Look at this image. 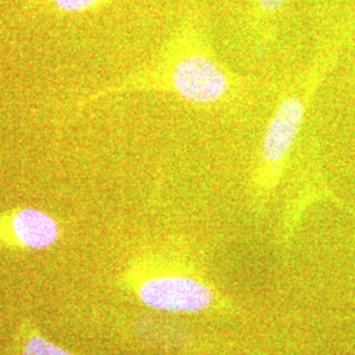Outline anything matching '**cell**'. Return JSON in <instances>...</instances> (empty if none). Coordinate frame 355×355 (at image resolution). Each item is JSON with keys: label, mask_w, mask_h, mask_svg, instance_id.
<instances>
[{"label": "cell", "mask_w": 355, "mask_h": 355, "mask_svg": "<svg viewBox=\"0 0 355 355\" xmlns=\"http://www.w3.org/2000/svg\"><path fill=\"white\" fill-rule=\"evenodd\" d=\"M139 297L146 306L170 313L200 312L212 302L207 286L186 277L148 280L141 286Z\"/></svg>", "instance_id": "1"}, {"label": "cell", "mask_w": 355, "mask_h": 355, "mask_svg": "<svg viewBox=\"0 0 355 355\" xmlns=\"http://www.w3.org/2000/svg\"><path fill=\"white\" fill-rule=\"evenodd\" d=\"M173 89L196 104L218 102L228 91V79L217 64L203 55H191L174 67Z\"/></svg>", "instance_id": "2"}, {"label": "cell", "mask_w": 355, "mask_h": 355, "mask_svg": "<svg viewBox=\"0 0 355 355\" xmlns=\"http://www.w3.org/2000/svg\"><path fill=\"white\" fill-rule=\"evenodd\" d=\"M304 116V107L297 98L283 101L272 116L266 129L262 157L268 164H278L287 153L297 136Z\"/></svg>", "instance_id": "3"}, {"label": "cell", "mask_w": 355, "mask_h": 355, "mask_svg": "<svg viewBox=\"0 0 355 355\" xmlns=\"http://www.w3.org/2000/svg\"><path fill=\"white\" fill-rule=\"evenodd\" d=\"M11 232L19 245L32 250L51 246L58 239V224L36 208H23L11 218Z\"/></svg>", "instance_id": "4"}, {"label": "cell", "mask_w": 355, "mask_h": 355, "mask_svg": "<svg viewBox=\"0 0 355 355\" xmlns=\"http://www.w3.org/2000/svg\"><path fill=\"white\" fill-rule=\"evenodd\" d=\"M21 355H74L55 343L48 341L35 331H29L24 337Z\"/></svg>", "instance_id": "5"}, {"label": "cell", "mask_w": 355, "mask_h": 355, "mask_svg": "<svg viewBox=\"0 0 355 355\" xmlns=\"http://www.w3.org/2000/svg\"><path fill=\"white\" fill-rule=\"evenodd\" d=\"M98 1L99 0H55V4L58 8L64 11L73 12V11H82V10L89 8Z\"/></svg>", "instance_id": "6"}, {"label": "cell", "mask_w": 355, "mask_h": 355, "mask_svg": "<svg viewBox=\"0 0 355 355\" xmlns=\"http://www.w3.org/2000/svg\"><path fill=\"white\" fill-rule=\"evenodd\" d=\"M261 7L266 11H277L287 0H258Z\"/></svg>", "instance_id": "7"}]
</instances>
